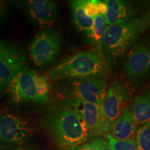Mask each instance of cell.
<instances>
[{
    "instance_id": "1",
    "label": "cell",
    "mask_w": 150,
    "mask_h": 150,
    "mask_svg": "<svg viewBox=\"0 0 150 150\" xmlns=\"http://www.w3.org/2000/svg\"><path fill=\"white\" fill-rule=\"evenodd\" d=\"M45 122L58 150H76L91 137L83 120L67 104L48 113Z\"/></svg>"
},
{
    "instance_id": "2",
    "label": "cell",
    "mask_w": 150,
    "mask_h": 150,
    "mask_svg": "<svg viewBox=\"0 0 150 150\" xmlns=\"http://www.w3.org/2000/svg\"><path fill=\"white\" fill-rule=\"evenodd\" d=\"M150 29V13L122 23L108 26L102 51L110 65L117 66L138 38Z\"/></svg>"
},
{
    "instance_id": "3",
    "label": "cell",
    "mask_w": 150,
    "mask_h": 150,
    "mask_svg": "<svg viewBox=\"0 0 150 150\" xmlns=\"http://www.w3.org/2000/svg\"><path fill=\"white\" fill-rule=\"evenodd\" d=\"M110 64L102 51H82L65 58L48 73L50 79L56 81L94 76L107 78Z\"/></svg>"
},
{
    "instance_id": "4",
    "label": "cell",
    "mask_w": 150,
    "mask_h": 150,
    "mask_svg": "<svg viewBox=\"0 0 150 150\" xmlns=\"http://www.w3.org/2000/svg\"><path fill=\"white\" fill-rule=\"evenodd\" d=\"M106 79L94 76L61 81L59 88L66 99H74L102 105L106 95Z\"/></svg>"
},
{
    "instance_id": "5",
    "label": "cell",
    "mask_w": 150,
    "mask_h": 150,
    "mask_svg": "<svg viewBox=\"0 0 150 150\" xmlns=\"http://www.w3.org/2000/svg\"><path fill=\"white\" fill-rule=\"evenodd\" d=\"M123 74L129 83L137 85L150 75V38L138 41L127 54Z\"/></svg>"
},
{
    "instance_id": "6",
    "label": "cell",
    "mask_w": 150,
    "mask_h": 150,
    "mask_svg": "<svg viewBox=\"0 0 150 150\" xmlns=\"http://www.w3.org/2000/svg\"><path fill=\"white\" fill-rule=\"evenodd\" d=\"M23 49L13 42L1 41L0 44V87L5 93L9 83L20 73L27 70Z\"/></svg>"
},
{
    "instance_id": "7",
    "label": "cell",
    "mask_w": 150,
    "mask_h": 150,
    "mask_svg": "<svg viewBox=\"0 0 150 150\" xmlns=\"http://www.w3.org/2000/svg\"><path fill=\"white\" fill-rule=\"evenodd\" d=\"M61 50V36L50 30L36 33L28 47L30 59L39 67L45 66L55 61Z\"/></svg>"
},
{
    "instance_id": "8",
    "label": "cell",
    "mask_w": 150,
    "mask_h": 150,
    "mask_svg": "<svg viewBox=\"0 0 150 150\" xmlns=\"http://www.w3.org/2000/svg\"><path fill=\"white\" fill-rule=\"evenodd\" d=\"M130 99V94L127 86L113 83L106 91L102 104V131L108 134L112 125L126 108Z\"/></svg>"
},
{
    "instance_id": "9",
    "label": "cell",
    "mask_w": 150,
    "mask_h": 150,
    "mask_svg": "<svg viewBox=\"0 0 150 150\" xmlns=\"http://www.w3.org/2000/svg\"><path fill=\"white\" fill-rule=\"evenodd\" d=\"M107 6L108 26L150 13V0H102Z\"/></svg>"
},
{
    "instance_id": "10",
    "label": "cell",
    "mask_w": 150,
    "mask_h": 150,
    "mask_svg": "<svg viewBox=\"0 0 150 150\" xmlns=\"http://www.w3.org/2000/svg\"><path fill=\"white\" fill-rule=\"evenodd\" d=\"M38 78L39 74L36 72L27 69L13 79L5 93H8L16 102L40 103Z\"/></svg>"
},
{
    "instance_id": "11",
    "label": "cell",
    "mask_w": 150,
    "mask_h": 150,
    "mask_svg": "<svg viewBox=\"0 0 150 150\" xmlns=\"http://www.w3.org/2000/svg\"><path fill=\"white\" fill-rule=\"evenodd\" d=\"M0 136L1 142L11 147H23L31 138V128L20 117L3 113L0 118Z\"/></svg>"
},
{
    "instance_id": "12",
    "label": "cell",
    "mask_w": 150,
    "mask_h": 150,
    "mask_svg": "<svg viewBox=\"0 0 150 150\" xmlns=\"http://www.w3.org/2000/svg\"><path fill=\"white\" fill-rule=\"evenodd\" d=\"M24 7L30 18L42 29L51 27L57 18L54 0H25Z\"/></svg>"
},
{
    "instance_id": "13",
    "label": "cell",
    "mask_w": 150,
    "mask_h": 150,
    "mask_svg": "<svg viewBox=\"0 0 150 150\" xmlns=\"http://www.w3.org/2000/svg\"><path fill=\"white\" fill-rule=\"evenodd\" d=\"M66 104L81 117L91 136L103 134L102 131V105L74 99H66Z\"/></svg>"
},
{
    "instance_id": "14",
    "label": "cell",
    "mask_w": 150,
    "mask_h": 150,
    "mask_svg": "<svg viewBox=\"0 0 150 150\" xmlns=\"http://www.w3.org/2000/svg\"><path fill=\"white\" fill-rule=\"evenodd\" d=\"M138 125L131 106L127 107L112 125L108 134L117 140H134Z\"/></svg>"
},
{
    "instance_id": "15",
    "label": "cell",
    "mask_w": 150,
    "mask_h": 150,
    "mask_svg": "<svg viewBox=\"0 0 150 150\" xmlns=\"http://www.w3.org/2000/svg\"><path fill=\"white\" fill-rule=\"evenodd\" d=\"M85 3L86 0H72L70 6L74 26L93 43L94 18L86 14Z\"/></svg>"
},
{
    "instance_id": "16",
    "label": "cell",
    "mask_w": 150,
    "mask_h": 150,
    "mask_svg": "<svg viewBox=\"0 0 150 150\" xmlns=\"http://www.w3.org/2000/svg\"><path fill=\"white\" fill-rule=\"evenodd\" d=\"M131 108L138 125L150 122V88L135 97Z\"/></svg>"
},
{
    "instance_id": "17",
    "label": "cell",
    "mask_w": 150,
    "mask_h": 150,
    "mask_svg": "<svg viewBox=\"0 0 150 150\" xmlns=\"http://www.w3.org/2000/svg\"><path fill=\"white\" fill-rule=\"evenodd\" d=\"M108 24L104 15L99 14L94 18L93 43L96 49L102 51L103 38L107 29ZM103 52V51H102Z\"/></svg>"
},
{
    "instance_id": "18",
    "label": "cell",
    "mask_w": 150,
    "mask_h": 150,
    "mask_svg": "<svg viewBox=\"0 0 150 150\" xmlns=\"http://www.w3.org/2000/svg\"><path fill=\"white\" fill-rule=\"evenodd\" d=\"M136 145L139 150H150V122L144 124L137 131Z\"/></svg>"
},
{
    "instance_id": "19",
    "label": "cell",
    "mask_w": 150,
    "mask_h": 150,
    "mask_svg": "<svg viewBox=\"0 0 150 150\" xmlns=\"http://www.w3.org/2000/svg\"><path fill=\"white\" fill-rule=\"evenodd\" d=\"M106 140L112 150H139L134 140H117L110 134H107L106 135Z\"/></svg>"
},
{
    "instance_id": "20",
    "label": "cell",
    "mask_w": 150,
    "mask_h": 150,
    "mask_svg": "<svg viewBox=\"0 0 150 150\" xmlns=\"http://www.w3.org/2000/svg\"><path fill=\"white\" fill-rule=\"evenodd\" d=\"M99 0H86L85 11L86 14L91 18H95L99 13Z\"/></svg>"
},
{
    "instance_id": "21",
    "label": "cell",
    "mask_w": 150,
    "mask_h": 150,
    "mask_svg": "<svg viewBox=\"0 0 150 150\" xmlns=\"http://www.w3.org/2000/svg\"><path fill=\"white\" fill-rule=\"evenodd\" d=\"M105 140L106 139L103 138H96L79 146L76 150H99Z\"/></svg>"
},
{
    "instance_id": "22",
    "label": "cell",
    "mask_w": 150,
    "mask_h": 150,
    "mask_svg": "<svg viewBox=\"0 0 150 150\" xmlns=\"http://www.w3.org/2000/svg\"><path fill=\"white\" fill-rule=\"evenodd\" d=\"M99 14L104 15V16H105L107 13V6L102 0L99 1Z\"/></svg>"
},
{
    "instance_id": "23",
    "label": "cell",
    "mask_w": 150,
    "mask_h": 150,
    "mask_svg": "<svg viewBox=\"0 0 150 150\" xmlns=\"http://www.w3.org/2000/svg\"><path fill=\"white\" fill-rule=\"evenodd\" d=\"M99 150H112L110 147L109 146V145L108 144V142L106 140H105V142H104V144H103L102 147H101L100 149Z\"/></svg>"
},
{
    "instance_id": "24",
    "label": "cell",
    "mask_w": 150,
    "mask_h": 150,
    "mask_svg": "<svg viewBox=\"0 0 150 150\" xmlns=\"http://www.w3.org/2000/svg\"><path fill=\"white\" fill-rule=\"evenodd\" d=\"M9 149L11 150H32V149H27V148H25L24 147H8Z\"/></svg>"
},
{
    "instance_id": "25",
    "label": "cell",
    "mask_w": 150,
    "mask_h": 150,
    "mask_svg": "<svg viewBox=\"0 0 150 150\" xmlns=\"http://www.w3.org/2000/svg\"><path fill=\"white\" fill-rule=\"evenodd\" d=\"M67 1H72V0H67Z\"/></svg>"
},
{
    "instance_id": "26",
    "label": "cell",
    "mask_w": 150,
    "mask_h": 150,
    "mask_svg": "<svg viewBox=\"0 0 150 150\" xmlns=\"http://www.w3.org/2000/svg\"><path fill=\"white\" fill-rule=\"evenodd\" d=\"M1 1H2V0H1ZM4 1H5V0H4Z\"/></svg>"
}]
</instances>
